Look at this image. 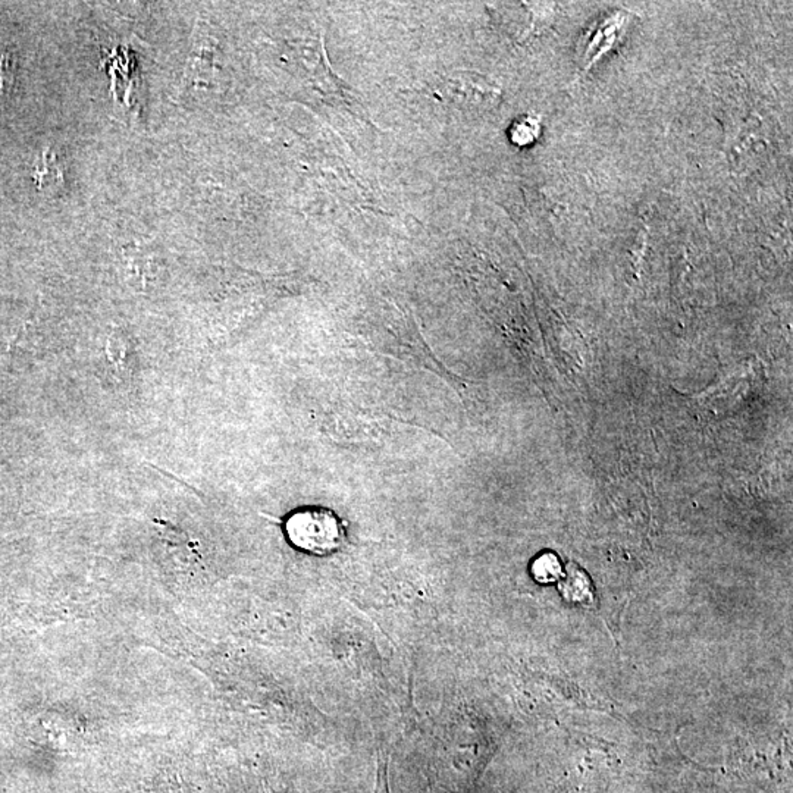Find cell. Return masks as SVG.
Wrapping results in <instances>:
<instances>
[{
	"mask_svg": "<svg viewBox=\"0 0 793 793\" xmlns=\"http://www.w3.org/2000/svg\"><path fill=\"white\" fill-rule=\"evenodd\" d=\"M284 530L297 550L318 557L340 551L347 541L343 518L322 505L302 507L293 512L285 520Z\"/></svg>",
	"mask_w": 793,
	"mask_h": 793,
	"instance_id": "obj_1",
	"label": "cell"
},
{
	"mask_svg": "<svg viewBox=\"0 0 793 793\" xmlns=\"http://www.w3.org/2000/svg\"><path fill=\"white\" fill-rule=\"evenodd\" d=\"M471 74H454L439 81L431 92L439 99L448 100L456 106H484L492 103L498 93L492 84Z\"/></svg>",
	"mask_w": 793,
	"mask_h": 793,
	"instance_id": "obj_2",
	"label": "cell"
},
{
	"mask_svg": "<svg viewBox=\"0 0 793 793\" xmlns=\"http://www.w3.org/2000/svg\"><path fill=\"white\" fill-rule=\"evenodd\" d=\"M209 35L204 34L200 28L196 31V38L190 51V56L187 59L186 70L183 74V84L181 87L187 88L188 85H197L204 84L209 71L212 70L213 63V54L209 43Z\"/></svg>",
	"mask_w": 793,
	"mask_h": 793,
	"instance_id": "obj_3",
	"label": "cell"
},
{
	"mask_svg": "<svg viewBox=\"0 0 793 793\" xmlns=\"http://www.w3.org/2000/svg\"><path fill=\"white\" fill-rule=\"evenodd\" d=\"M33 179L35 181V186L38 187V190L55 188L63 186L65 175L62 171V166L58 161L56 153L51 149H46L43 152L40 161H38V163L35 165Z\"/></svg>",
	"mask_w": 793,
	"mask_h": 793,
	"instance_id": "obj_4",
	"label": "cell"
},
{
	"mask_svg": "<svg viewBox=\"0 0 793 793\" xmlns=\"http://www.w3.org/2000/svg\"><path fill=\"white\" fill-rule=\"evenodd\" d=\"M532 576L539 583H551L560 579L562 564L558 557L553 553H543L535 558L530 567Z\"/></svg>",
	"mask_w": 793,
	"mask_h": 793,
	"instance_id": "obj_5",
	"label": "cell"
},
{
	"mask_svg": "<svg viewBox=\"0 0 793 793\" xmlns=\"http://www.w3.org/2000/svg\"><path fill=\"white\" fill-rule=\"evenodd\" d=\"M539 131V125L538 121L532 120V118H525L523 121L516 122V125L513 126V140L517 145H523L525 141V134H529V138L534 141L537 138V134Z\"/></svg>",
	"mask_w": 793,
	"mask_h": 793,
	"instance_id": "obj_6",
	"label": "cell"
},
{
	"mask_svg": "<svg viewBox=\"0 0 793 793\" xmlns=\"http://www.w3.org/2000/svg\"><path fill=\"white\" fill-rule=\"evenodd\" d=\"M375 793H391V792H389V785H388V764H386V760H385V762H384V761H379L378 776H376Z\"/></svg>",
	"mask_w": 793,
	"mask_h": 793,
	"instance_id": "obj_7",
	"label": "cell"
}]
</instances>
